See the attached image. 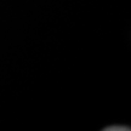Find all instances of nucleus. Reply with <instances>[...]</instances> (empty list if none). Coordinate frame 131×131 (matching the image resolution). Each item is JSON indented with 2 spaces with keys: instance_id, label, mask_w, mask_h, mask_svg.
I'll use <instances>...</instances> for the list:
<instances>
[{
  "instance_id": "1",
  "label": "nucleus",
  "mask_w": 131,
  "mask_h": 131,
  "mask_svg": "<svg viewBox=\"0 0 131 131\" xmlns=\"http://www.w3.org/2000/svg\"><path fill=\"white\" fill-rule=\"evenodd\" d=\"M104 131H130V127L127 126H109L104 127Z\"/></svg>"
}]
</instances>
